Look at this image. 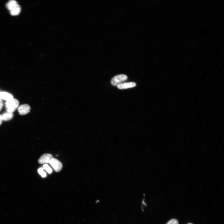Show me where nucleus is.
<instances>
[{
	"label": "nucleus",
	"mask_w": 224,
	"mask_h": 224,
	"mask_svg": "<svg viewBox=\"0 0 224 224\" xmlns=\"http://www.w3.org/2000/svg\"><path fill=\"white\" fill-rule=\"evenodd\" d=\"M193 224V223H188V224Z\"/></svg>",
	"instance_id": "obj_16"
},
{
	"label": "nucleus",
	"mask_w": 224,
	"mask_h": 224,
	"mask_svg": "<svg viewBox=\"0 0 224 224\" xmlns=\"http://www.w3.org/2000/svg\"><path fill=\"white\" fill-rule=\"evenodd\" d=\"M128 78L127 76L125 74H120L113 77L111 80V84L114 86H117L126 81Z\"/></svg>",
	"instance_id": "obj_2"
},
{
	"label": "nucleus",
	"mask_w": 224,
	"mask_h": 224,
	"mask_svg": "<svg viewBox=\"0 0 224 224\" xmlns=\"http://www.w3.org/2000/svg\"><path fill=\"white\" fill-rule=\"evenodd\" d=\"M136 83L133 82H124L122 83L117 86L118 88L120 89H126L135 87Z\"/></svg>",
	"instance_id": "obj_6"
},
{
	"label": "nucleus",
	"mask_w": 224,
	"mask_h": 224,
	"mask_svg": "<svg viewBox=\"0 0 224 224\" xmlns=\"http://www.w3.org/2000/svg\"><path fill=\"white\" fill-rule=\"evenodd\" d=\"M38 172L42 177H45L46 176V173L44 171L43 168H39L38 170Z\"/></svg>",
	"instance_id": "obj_12"
},
{
	"label": "nucleus",
	"mask_w": 224,
	"mask_h": 224,
	"mask_svg": "<svg viewBox=\"0 0 224 224\" xmlns=\"http://www.w3.org/2000/svg\"><path fill=\"white\" fill-rule=\"evenodd\" d=\"M49 163L56 172L59 171L62 167V164L59 160L56 158H53Z\"/></svg>",
	"instance_id": "obj_3"
},
{
	"label": "nucleus",
	"mask_w": 224,
	"mask_h": 224,
	"mask_svg": "<svg viewBox=\"0 0 224 224\" xmlns=\"http://www.w3.org/2000/svg\"><path fill=\"white\" fill-rule=\"evenodd\" d=\"M19 105L18 100L13 98L6 101L5 107L7 112L12 113L18 108Z\"/></svg>",
	"instance_id": "obj_1"
},
{
	"label": "nucleus",
	"mask_w": 224,
	"mask_h": 224,
	"mask_svg": "<svg viewBox=\"0 0 224 224\" xmlns=\"http://www.w3.org/2000/svg\"><path fill=\"white\" fill-rule=\"evenodd\" d=\"M2 121V119L1 115H0V125L1 124Z\"/></svg>",
	"instance_id": "obj_15"
},
{
	"label": "nucleus",
	"mask_w": 224,
	"mask_h": 224,
	"mask_svg": "<svg viewBox=\"0 0 224 224\" xmlns=\"http://www.w3.org/2000/svg\"><path fill=\"white\" fill-rule=\"evenodd\" d=\"M2 120L7 121L11 119L13 117L12 113L7 112L4 113L2 115Z\"/></svg>",
	"instance_id": "obj_8"
},
{
	"label": "nucleus",
	"mask_w": 224,
	"mask_h": 224,
	"mask_svg": "<svg viewBox=\"0 0 224 224\" xmlns=\"http://www.w3.org/2000/svg\"></svg>",
	"instance_id": "obj_17"
},
{
	"label": "nucleus",
	"mask_w": 224,
	"mask_h": 224,
	"mask_svg": "<svg viewBox=\"0 0 224 224\" xmlns=\"http://www.w3.org/2000/svg\"><path fill=\"white\" fill-rule=\"evenodd\" d=\"M10 11L11 15L13 16L18 15L20 12L21 7L20 6L17 4Z\"/></svg>",
	"instance_id": "obj_9"
},
{
	"label": "nucleus",
	"mask_w": 224,
	"mask_h": 224,
	"mask_svg": "<svg viewBox=\"0 0 224 224\" xmlns=\"http://www.w3.org/2000/svg\"><path fill=\"white\" fill-rule=\"evenodd\" d=\"M17 4V3L16 1L12 0L7 2L6 4V6L7 9L10 10Z\"/></svg>",
	"instance_id": "obj_10"
},
{
	"label": "nucleus",
	"mask_w": 224,
	"mask_h": 224,
	"mask_svg": "<svg viewBox=\"0 0 224 224\" xmlns=\"http://www.w3.org/2000/svg\"><path fill=\"white\" fill-rule=\"evenodd\" d=\"M43 168L46 170L49 174H50L52 172L51 168L47 164H45L43 166Z\"/></svg>",
	"instance_id": "obj_11"
},
{
	"label": "nucleus",
	"mask_w": 224,
	"mask_h": 224,
	"mask_svg": "<svg viewBox=\"0 0 224 224\" xmlns=\"http://www.w3.org/2000/svg\"><path fill=\"white\" fill-rule=\"evenodd\" d=\"M166 224H179V222L177 219H172L170 220Z\"/></svg>",
	"instance_id": "obj_13"
},
{
	"label": "nucleus",
	"mask_w": 224,
	"mask_h": 224,
	"mask_svg": "<svg viewBox=\"0 0 224 224\" xmlns=\"http://www.w3.org/2000/svg\"><path fill=\"white\" fill-rule=\"evenodd\" d=\"M3 105V103L2 99H0V111L2 110Z\"/></svg>",
	"instance_id": "obj_14"
},
{
	"label": "nucleus",
	"mask_w": 224,
	"mask_h": 224,
	"mask_svg": "<svg viewBox=\"0 0 224 224\" xmlns=\"http://www.w3.org/2000/svg\"><path fill=\"white\" fill-rule=\"evenodd\" d=\"M53 158V156L50 154H44L42 155L38 160L40 164L49 163L50 161Z\"/></svg>",
	"instance_id": "obj_5"
},
{
	"label": "nucleus",
	"mask_w": 224,
	"mask_h": 224,
	"mask_svg": "<svg viewBox=\"0 0 224 224\" xmlns=\"http://www.w3.org/2000/svg\"><path fill=\"white\" fill-rule=\"evenodd\" d=\"M17 110L20 114L24 115L28 114L30 112V107L27 104H24L19 106Z\"/></svg>",
	"instance_id": "obj_4"
},
{
	"label": "nucleus",
	"mask_w": 224,
	"mask_h": 224,
	"mask_svg": "<svg viewBox=\"0 0 224 224\" xmlns=\"http://www.w3.org/2000/svg\"><path fill=\"white\" fill-rule=\"evenodd\" d=\"M13 96L10 93L5 91L0 92V99L6 101L13 98Z\"/></svg>",
	"instance_id": "obj_7"
}]
</instances>
